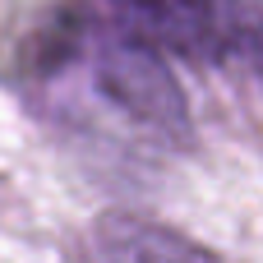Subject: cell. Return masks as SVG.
<instances>
[{
  "label": "cell",
  "mask_w": 263,
  "mask_h": 263,
  "mask_svg": "<svg viewBox=\"0 0 263 263\" xmlns=\"http://www.w3.org/2000/svg\"><path fill=\"white\" fill-rule=\"evenodd\" d=\"M111 23L143 46L263 83V0H102Z\"/></svg>",
  "instance_id": "cell-2"
},
{
  "label": "cell",
  "mask_w": 263,
  "mask_h": 263,
  "mask_svg": "<svg viewBox=\"0 0 263 263\" xmlns=\"http://www.w3.org/2000/svg\"><path fill=\"white\" fill-rule=\"evenodd\" d=\"M79 0H0V83H42L83 37Z\"/></svg>",
  "instance_id": "cell-3"
},
{
  "label": "cell",
  "mask_w": 263,
  "mask_h": 263,
  "mask_svg": "<svg viewBox=\"0 0 263 263\" xmlns=\"http://www.w3.org/2000/svg\"><path fill=\"white\" fill-rule=\"evenodd\" d=\"M42 83L65 88L51 111L92 143H111L148 162H162L194 143L185 92L162 65V51L143 46L116 23H83L69 60Z\"/></svg>",
  "instance_id": "cell-1"
}]
</instances>
